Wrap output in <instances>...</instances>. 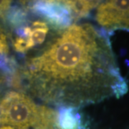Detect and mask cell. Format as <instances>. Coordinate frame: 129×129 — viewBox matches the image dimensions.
I'll use <instances>...</instances> for the list:
<instances>
[{"label": "cell", "mask_w": 129, "mask_h": 129, "mask_svg": "<svg viewBox=\"0 0 129 129\" xmlns=\"http://www.w3.org/2000/svg\"><path fill=\"white\" fill-rule=\"evenodd\" d=\"M10 1H0V14H2L9 9Z\"/></svg>", "instance_id": "cell-10"}, {"label": "cell", "mask_w": 129, "mask_h": 129, "mask_svg": "<svg viewBox=\"0 0 129 129\" xmlns=\"http://www.w3.org/2000/svg\"><path fill=\"white\" fill-rule=\"evenodd\" d=\"M9 21L14 26L19 27V28L25 27L24 24L27 22L26 12L20 8L12 9V12L9 13Z\"/></svg>", "instance_id": "cell-7"}, {"label": "cell", "mask_w": 129, "mask_h": 129, "mask_svg": "<svg viewBox=\"0 0 129 129\" xmlns=\"http://www.w3.org/2000/svg\"><path fill=\"white\" fill-rule=\"evenodd\" d=\"M32 32L29 35V40L32 45L35 47L37 45L42 44L45 41L47 35L49 31V28L47 24L42 21H35L31 25Z\"/></svg>", "instance_id": "cell-6"}, {"label": "cell", "mask_w": 129, "mask_h": 129, "mask_svg": "<svg viewBox=\"0 0 129 129\" xmlns=\"http://www.w3.org/2000/svg\"><path fill=\"white\" fill-rule=\"evenodd\" d=\"M14 46L15 50L19 52H25L34 47L29 38L20 37H16L14 42Z\"/></svg>", "instance_id": "cell-8"}, {"label": "cell", "mask_w": 129, "mask_h": 129, "mask_svg": "<svg viewBox=\"0 0 129 129\" xmlns=\"http://www.w3.org/2000/svg\"><path fill=\"white\" fill-rule=\"evenodd\" d=\"M55 129H86L77 108L61 106L57 112Z\"/></svg>", "instance_id": "cell-4"}, {"label": "cell", "mask_w": 129, "mask_h": 129, "mask_svg": "<svg viewBox=\"0 0 129 129\" xmlns=\"http://www.w3.org/2000/svg\"><path fill=\"white\" fill-rule=\"evenodd\" d=\"M9 47L5 35L0 30V56L7 55L8 53Z\"/></svg>", "instance_id": "cell-9"}, {"label": "cell", "mask_w": 129, "mask_h": 129, "mask_svg": "<svg viewBox=\"0 0 129 129\" xmlns=\"http://www.w3.org/2000/svg\"><path fill=\"white\" fill-rule=\"evenodd\" d=\"M57 112L30 97L11 91L0 103V125L18 129H55Z\"/></svg>", "instance_id": "cell-2"}, {"label": "cell", "mask_w": 129, "mask_h": 129, "mask_svg": "<svg viewBox=\"0 0 129 129\" xmlns=\"http://www.w3.org/2000/svg\"><path fill=\"white\" fill-rule=\"evenodd\" d=\"M123 29H129V17H128V19H127V20L125 21V22L124 23V24H123Z\"/></svg>", "instance_id": "cell-11"}, {"label": "cell", "mask_w": 129, "mask_h": 129, "mask_svg": "<svg viewBox=\"0 0 129 129\" xmlns=\"http://www.w3.org/2000/svg\"><path fill=\"white\" fill-rule=\"evenodd\" d=\"M29 5L33 12L57 29H66L73 21L70 11L62 1H36Z\"/></svg>", "instance_id": "cell-3"}, {"label": "cell", "mask_w": 129, "mask_h": 129, "mask_svg": "<svg viewBox=\"0 0 129 129\" xmlns=\"http://www.w3.org/2000/svg\"><path fill=\"white\" fill-rule=\"evenodd\" d=\"M69 9L73 19L83 18L89 14L90 12L98 7L99 1H62Z\"/></svg>", "instance_id": "cell-5"}, {"label": "cell", "mask_w": 129, "mask_h": 129, "mask_svg": "<svg viewBox=\"0 0 129 129\" xmlns=\"http://www.w3.org/2000/svg\"><path fill=\"white\" fill-rule=\"evenodd\" d=\"M0 129H18V128H14L12 127H10V126H2L1 127Z\"/></svg>", "instance_id": "cell-12"}, {"label": "cell", "mask_w": 129, "mask_h": 129, "mask_svg": "<svg viewBox=\"0 0 129 129\" xmlns=\"http://www.w3.org/2000/svg\"><path fill=\"white\" fill-rule=\"evenodd\" d=\"M21 71L31 95L59 107L78 108L128 90L108 38L88 23L62 29Z\"/></svg>", "instance_id": "cell-1"}]
</instances>
